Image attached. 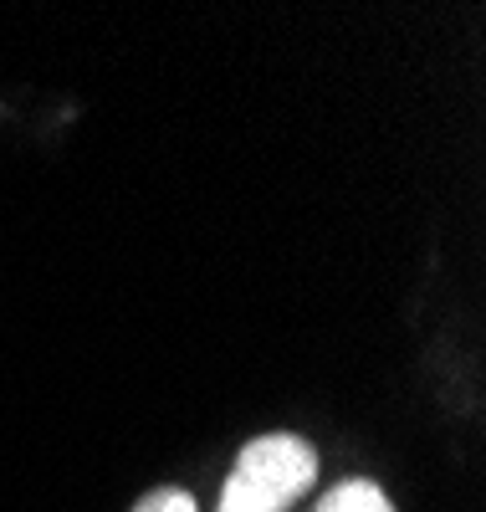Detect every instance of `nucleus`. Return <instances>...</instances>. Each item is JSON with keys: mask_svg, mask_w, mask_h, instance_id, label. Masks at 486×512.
Returning a JSON list of instances; mask_svg holds the SVG:
<instances>
[{"mask_svg": "<svg viewBox=\"0 0 486 512\" xmlns=\"http://www.w3.org/2000/svg\"><path fill=\"white\" fill-rule=\"evenodd\" d=\"M318 477V456L302 436H256L220 492V512H287Z\"/></svg>", "mask_w": 486, "mask_h": 512, "instance_id": "obj_1", "label": "nucleus"}, {"mask_svg": "<svg viewBox=\"0 0 486 512\" xmlns=\"http://www.w3.org/2000/svg\"><path fill=\"white\" fill-rule=\"evenodd\" d=\"M318 512H394V507H389V497L374 482H343V487H333L323 497Z\"/></svg>", "mask_w": 486, "mask_h": 512, "instance_id": "obj_2", "label": "nucleus"}, {"mask_svg": "<svg viewBox=\"0 0 486 512\" xmlns=\"http://www.w3.org/2000/svg\"><path fill=\"white\" fill-rule=\"evenodd\" d=\"M134 512H195V497L190 492H174V487H159V492L139 497Z\"/></svg>", "mask_w": 486, "mask_h": 512, "instance_id": "obj_3", "label": "nucleus"}]
</instances>
